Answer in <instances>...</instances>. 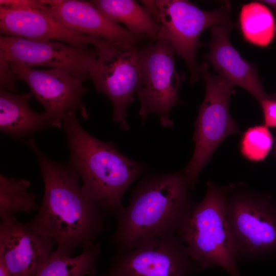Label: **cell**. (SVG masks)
I'll list each match as a JSON object with an SVG mask.
<instances>
[{
  "mask_svg": "<svg viewBox=\"0 0 276 276\" xmlns=\"http://www.w3.org/2000/svg\"><path fill=\"white\" fill-rule=\"evenodd\" d=\"M35 155L44 182L40 208L27 226L36 233L53 239L56 254L72 256L75 250L91 248L96 238L107 229L99 206L87 198L79 185L80 177L68 164L45 155L34 137L22 141Z\"/></svg>",
  "mask_w": 276,
  "mask_h": 276,
  "instance_id": "cell-1",
  "label": "cell"
},
{
  "mask_svg": "<svg viewBox=\"0 0 276 276\" xmlns=\"http://www.w3.org/2000/svg\"><path fill=\"white\" fill-rule=\"evenodd\" d=\"M192 190L184 171L145 176L132 190L128 206L120 210L111 242L121 251L176 234L196 205Z\"/></svg>",
  "mask_w": 276,
  "mask_h": 276,
  "instance_id": "cell-2",
  "label": "cell"
},
{
  "mask_svg": "<svg viewBox=\"0 0 276 276\" xmlns=\"http://www.w3.org/2000/svg\"><path fill=\"white\" fill-rule=\"evenodd\" d=\"M62 127L70 152L67 164L81 179L82 193L104 214L117 216L125 192L143 172L144 166L121 153L114 143L89 133L75 113L65 117Z\"/></svg>",
  "mask_w": 276,
  "mask_h": 276,
  "instance_id": "cell-3",
  "label": "cell"
},
{
  "mask_svg": "<svg viewBox=\"0 0 276 276\" xmlns=\"http://www.w3.org/2000/svg\"><path fill=\"white\" fill-rule=\"evenodd\" d=\"M227 186L206 184L204 198L196 204L177 234L200 269L218 266L230 276H241L226 217L224 196Z\"/></svg>",
  "mask_w": 276,
  "mask_h": 276,
  "instance_id": "cell-4",
  "label": "cell"
},
{
  "mask_svg": "<svg viewBox=\"0 0 276 276\" xmlns=\"http://www.w3.org/2000/svg\"><path fill=\"white\" fill-rule=\"evenodd\" d=\"M225 212L237 261L276 254V203L240 183L227 186Z\"/></svg>",
  "mask_w": 276,
  "mask_h": 276,
  "instance_id": "cell-5",
  "label": "cell"
},
{
  "mask_svg": "<svg viewBox=\"0 0 276 276\" xmlns=\"http://www.w3.org/2000/svg\"><path fill=\"white\" fill-rule=\"evenodd\" d=\"M141 2L160 26L157 37L168 41L174 53L184 60L190 72V83L194 84L200 74L196 59V50L200 44L199 37L211 27L234 26L229 17V3L217 9L207 11L186 0Z\"/></svg>",
  "mask_w": 276,
  "mask_h": 276,
  "instance_id": "cell-6",
  "label": "cell"
},
{
  "mask_svg": "<svg viewBox=\"0 0 276 276\" xmlns=\"http://www.w3.org/2000/svg\"><path fill=\"white\" fill-rule=\"evenodd\" d=\"M199 72L205 82V96L195 123L194 153L183 171L193 190L219 145L228 135L240 132L229 110L234 86L220 75L211 74L205 62L199 66Z\"/></svg>",
  "mask_w": 276,
  "mask_h": 276,
  "instance_id": "cell-7",
  "label": "cell"
},
{
  "mask_svg": "<svg viewBox=\"0 0 276 276\" xmlns=\"http://www.w3.org/2000/svg\"><path fill=\"white\" fill-rule=\"evenodd\" d=\"M96 49L97 57L89 66V79L110 100L113 121L127 130L128 106L134 101L141 80L140 50L136 45L107 41Z\"/></svg>",
  "mask_w": 276,
  "mask_h": 276,
  "instance_id": "cell-8",
  "label": "cell"
},
{
  "mask_svg": "<svg viewBox=\"0 0 276 276\" xmlns=\"http://www.w3.org/2000/svg\"><path fill=\"white\" fill-rule=\"evenodd\" d=\"M152 40L140 50L142 77L136 94L140 103L139 113L143 122L156 113L162 126L171 127L173 123L169 114L181 103L178 91L185 75L176 70L170 43L161 37Z\"/></svg>",
  "mask_w": 276,
  "mask_h": 276,
  "instance_id": "cell-9",
  "label": "cell"
},
{
  "mask_svg": "<svg viewBox=\"0 0 276 276\" xmlns=\"http://www.w3.org/2000/svg\"><path fill=\"white\" fill-rule=\"evenodd\" d=\"M200 269L178 235L146 239L114 257L107 276H191Z\"/></svg>",
  "mask_w": 276,
  "mask_h": 276,
  "instance_id": "cell-10",
  "label": "cell"
},
{
  "mask_svg": "<svg viewBox=\"0 0 276 276\" xmlns=\"http://www.w3.org/2000/svg\"><path fill=\"white\" fill-rule=\"evenodd\" d=\"M1 35L36 41H61L75 47L98 48L106 40L73 32L57 22L41 1L1 0Z\"/></svg>",
  "mask_w": 276,
  "mask_h": 276,
  "instance_id": "cell-11",
  "label": "cell"
},
{
  "mask_svg": "<svg viewBox=\"0 0 276 276\" xmlns=\"http://www.w3.org/2000/svg\"><path fill=\"white\" fill-rule=\"evenodd\" d=\"M17 79L29 85L32 96L43 107L52 127H61L65 117L79 111L84 119L89 114L83 102L87 92L82 81L60 68L36 70L10 62Z\"/></svg>",
  "mask_w": 276,
  "mask_h": 276,
  "instance_id": "cell-12",
  "label": "cell"
},
{
  "mask_svg": "<svg viewBox=\"0 0 276 276\" xmlns=\"http://www.w3.org/2000/svg\"><path fill=\"white\" fill-rule=\"evenodd\" d=\"M0 52L9 62L29 67L60 68L82 82L89 79L88 70L97 57L95 47H75L58 41H36L0 36Z\"/></svg>",
  "mask_w": 276,
  "mask_h": 276,
  "instance_id": "cell-13",
  "label": "cell"
},
{
  "mask_svg": "<svg viewBox=\"0 0 276 276\" xmlns=\"http://www.w3.org/2000/svg\"><path fill=\"white\" fill-rule=\"evenodd\" d=\"M1 219L0 260L11 276H35L53 251L56 242L36 233L14 215Z\"/></svg>",
  "mask_w": 276,
  "mask_h": 276,
  "instance_id": "cell-14",
  "label": "cell"
},
{
  "mask_svg": "<svg viewBox=\"0 0 276 276\" xmlns=\"http://www.w3.org/2000/svg\"><path fill=\"white\" fill-rule=\"evenodd\" d=\"M42 1L55 20L73 32L97 37L109 43L130 45H136L147 38L112 22L90 1Z\"/></svg>",
  "mask_w": 276,
  "mask_h": 276,
  "instance_id": "cell-15",
  "label": "cell"
},
{
  "mask_svg": "<svg viewBox=\"0 0 276 276\" xmlns=\"http://www.w3.org/2000/svg\"><path fill=\"white\" fill-rule=\"evenodd\" d=\"M229 27H212L209 52L205 56L219 75L234 86H239L250 93L260 103L271 97L264 90L255 65L241 57L229 39Z\"/></svg>",
  "mask_w": 276,
  "mask_h": 276,
  "instance_id": "cell-16",
  "label": "cell"
},
{
  "mask_svg": "<svg viewBox=\"0 0 276 276\" xmlns=\"http://www.w3.org/2000/svg\"><path fill=\"white\" fill-rule=\"evenodd\" d=\"M31 93L18 94L0 90V130L15 141H22L52 127L48 115L33 111Z\"/></svg>",
  "mask_w": 276,
  "mask_h": 276,
  "instance_id": "cell-17",
  "label": "cell"
},
{
  "mask_svg": "<svg viewBox=\"0 0 276 276\" xmlns=\"http://www.w3.org/2000/svg\"><path fill=\"white\" fill-rule=\"evenodd\" d=\"M108 19L125 26L129 31L151 40L157 38L160 26L147 10L134 0H94L90 1Z\"/></svg>",
  "mask_w": 276,
  "mask_h": 276,
  "instance_id": "cell-18",
  "label": "cell"
},
{
  "mask_svg": "<svg viewBox=\"0 0 276 276\" xmlns=\"http://www.w3.org/2000/svg\"><path fill=\"white\" fill-rule=\"evenodd\" d=\"M239 23L245 40L259 47L267 46L276 32L273 14L266 6L259 2H251L242 6Z\"/></svg>",
  "mask_w": 276,
  "mask_h": 276,
  "instance_id": "cell-19",
  "label": "cell"
},
{
  "mask_svg": "<svg viewBox=\"0 0 276 276\" xmlns=\"http://www.w3.org/2000/svg\"><path fill=\"white\" fill-rule=\"evenodd\" d=\"M101 245L95 243L76 257L66 256L53 251L35 276H86L95 275Z\"/></svg>",
  "mask_w": 276,
  "mask_h": 276,
  "instance_id": "cell-20",
  "label": "cell"
},
{
  "mask_svg": "<svg viewBox=\"0 0 276 276\" xmlns=\"http://www.w3.org/2000/svg\"><path fill=\"white\" fill-rule=\"evenodd\" d=\"M29 180L0 174V217L30 213L40 208L35 194L30 192Z\"/></svg>",
  "mask_w": 276,
  "mask_h": 276,
  "instance_id": "cell-21",
  "label": "cell"
},
{
  "mask_svg": "<svg viewBox=\"0 0 276 276\" xmlns=\"http://www.w3.org/2000/svg\"><path fill=\"white\" fill-rule=\"evenodd\" d=\"M273 141L272 134L266 126L250 127L241 137L240 143L241 153L250 162L262 161L270 151Z\"/></svg>",
  "mask_w": 276,
  "mask_h": 276,
  "instance_id": "cell-22",
  "label": "cell"
},
{
  "mask_svg": "<svg viewBox=\"0 0 276 276\" xmlns=\"http://www.w3.org/2000/svg\"><path fill=\"white\" fill-rule=\"evenodd\" d=\"M17 77L12 69L10 62L0 52V89L15 93Z\"/></svg>",
  "mask_w": 276,
  "mask_h": 276,
  "instance_id": "cell-23",
  "label": "cell"
},
{
  "mask_svg": "<svg viewBox=\"0 0 276 276\" xmlns=\"http://www.w3.org/2000/svg\"><path fill=\"white\" fill-rule=\"evenodd\" d=\"M272 98L265 99L260 103L263 112L265 126L276 127V101Z\"/></svg>",
  "mask_w": 276,
  "mask_h": 276,
  "instance_id": "cell-24",
  "label": "cell"
},
{
  "mask_svg": "<svg viewBox=\"0 0 276 276\" xmlns=\"http://www.w3.org/2000/svg\"><path fill=\"white\" fill-rule=\"evenodd\" d=\"M0 276H11L4 262L0 260Z\"/></svg>",
  "mask_w": 276,
  "mask_h": 276,
  "instance_id": "cell-25",
  "label": "cell"
},
{
  "mask_svg": "<svg viewBox=\"0 0 276 276\" xmlns=\"http://www.w3.org/2000/svg\"><path fill=\"white\" fill-rule=\"evenodd\" d=\"M262 2H263L267 4L268 5L271 6L276 11V0L263 1Z\"/></svg>",
  "mask_w": 276,
  "mask_h": 276,
  "instance_id": "cell-26",
  "label": "cell"
},
{
  "mask_svg": "<svg viewBox=\"0 0 276 276\" xmlns=\"http://www.w3.org/2000/svg\"><path fill=\"white\" fill-rule=\"evenodd\" d=\"M90 276H97V275H96L95 274V275H90ZM102 276H107V275L106 274H104V275H102Z\"/></svg>",
  "mask_w": 276,
  "mask_h": 276,
  "instance_id": "cell-27",
  "label": "cell"
}]
</instances>
